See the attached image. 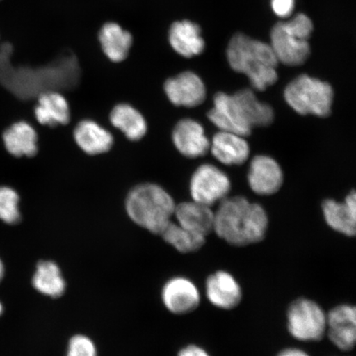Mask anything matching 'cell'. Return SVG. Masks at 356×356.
<instances>
[{"instance_id":"obj_1","label":"cell","mask_w":356,"mask_h":356,"mask_svg":"<svg viewBox=\"0 0 356 356\" xmlns=\"http://www.w3.org/2000/svg\"><path fill=\"white\" fill-rule=\"evenodd\" d=\"M10 43L0 46V84L19 99L28 100L46 92L47 86H72L79 75L78 60L73 55L61 57L38 68L12 65Z\"/></svg>"},{"instance_id":"obj_2","label":"cell","mask_w":356,"mask_h":356,"mask_svg":"<svg viewBox=\"0 0 356 356\" xmlns=\"http://www.w3.org/2000/svg\"><path fill=\"white\" fill-rule=\"evenodd\" d=\"M208 118L221 131L232 132L243 137L253 128L268 127L274 121V111L257 99L250 89H242L234 95L218 92Z\"/></svg>"},{"instance_id":"obj_3","label":"cell","mask_w":356,"mask_h":356,"mask_svg":"<svg viewBox=\"0 0 356 356\" xmlns=\"http://www.w3.org/2000/svg\"><path fill=\"white\" fill-rule=\"evenodd\" d=\"M267 227L268 217L264 209L243 197L222 200L215 212L213 231L234 246L261 242L265 237Z\"/></svg>"},{"instance_id":"obj_4","label":"cell","mask_w":356,"mask_h":356,"mask_svg":"<svg viewBox=\"0 0 356 356\" xmlns=\"http://www.w3.org/2000/svg\"><path fill=\"white\" fill-rule=\"evenodd\" d=\"M227 58L231 68L246 75L256 90L265 91L277 81L279 62L269 44L236 34L227 49Z\"/></svg>"},{"instance_id":"obj_5","label":"cell","mask_w":356,"mask_h":356,"mask_svg":"<svg viewBox=\"0 0 356 356\" xmlns=\"http://www.w3.org/2000/svg\"><path fill=\"white\" fill-rule=\"evenodd\" d=\"M128 216L150 233L161 235L175 216L176 204L165 190L155 184L136 186L126 202Z\"/></svg>"},{"instance_id":"obj_6","label":"cell","mask_w":356,"mask_h":356,"mask_svg":"<svg viewBox=\"0 0 356 356\" xmlns=\"http://www.w3.org/2000/svg\"><path fill=\"white\" fill-rule=\"evenodd\" d=\"M313 29V22L304 13L275 24L271 30L270 46L278 62L288 66L305 64L310 56L309 39Z\"/></svg>"},{"instance_id":"obj_7","label":"cell","mask_w":356,"mask_h":356,"mask_svg":"<svg viewBox=\"0 0 356 356\" xmlns=\"http://www.w3.org/2000/svg\"><path fill=\"white\" fill-rule=\"evenodd\" d=\"M289 106L302 115L326 118L332 113L334 92L330 83L302 74L284 89Z\"/></svg>"},{"instance_id":"obj_8","label":"cell","mask_w":356,"mask_h":356,"mask_svg":"<svg viewBox=\"0 0 356 356\" xmlns=\"http://www.w3.org/2000/svg\"><path fill=\"white\" fill-rule=\"evenodd\" d=\"M289 330L301 341L321 339L327 328V317L316 302L301 299L293 302L288 314Z\"/></svg>"},{"instance_id":"obj_9","label":"cell","mask_w":356,"mask_h":356,"mask_svg":"<svg viewBox=\"0 0 356 356\" xmlns=\"http://www.w3.org/2000/svg\"><path fill=\"white\" fill-rule=\"evenodd\" d=\"M190 189L194 202L211 207L227 197L231 182L220 169L211 164H203L191 177Z\"/></svg>"},{"instance_id":"obj_10","label":"cell","mask_w":356,"mask_h":356,"mask_svg":"<svg viewBox=\"0 0 356 356\" xmlns=\"http://www.w3.org/2000/svg\"><path fill=\"white\" fill-rule=\"evenodd\" d=\"M164 90L169 101L177 106L195 108L206 100V86L198 75L184 72L167 80Z\"/></svg>"},{"instance_id":"obj_11","label":"cell","mask_w":356,"mask_h":356,"mask_svg":"<svg viewBox=\"0 0 356 356\" xmlns=\"http://www.w3.org/2000/svg\"><path fill=\"white\" fill-rule=\"evenodd\" d=\"M248 180L255 193L273 195L277 193L283 184L282 169L274 159L258 155L252 160Z\"/></svg>"},{"instance_id":"obj_12","label":"cell","mask_w":356,"mask_h":356,"mask_svg":"<svg viewBox=\"0 0 356 356\" xmlns=\"http://www.w3.org/2000/svg\"><path fill=\"white\" fill-rule=\"evenodd\" d=\"M172 141L177 149L190 159L202 157L211 149V142L203 127L193 119H184L177 124Z\"/></svg>"},{"instance_id":"obj_13","label":"cell","mask_w":356,"mask_h":356,"mask_svg":"<svg viewBox=\"0 0 356 356\" xmlns=\"http://www.w3.org/2000/svg\"><path fill=\"white\" fill-rule=\"evenodd\" d=\"M162 298L166 308L175 314H186L197 308L200 293L188 279L177 277L169 280L163 289Z\"/></svg>"},{"instance_id":"obj_14","label":"cell","mask_w":356,"mask_h":356,"mask_svg":"<svg viewBox=\"0 0 356 356\" xmlns=\"http://www.w3.org/2000/svg\"><path fill=\"white\" fill-rule=\"evenodd\" d=\"M329 337L342 350L353 349L356 337V313L353 307L338 306L327 318Z\"/></svg>"},{"instance_id":"obj_15","label":"cell","mask_w":356,"mask_h":356,"mask_svg":"<svg viewBox=\"0 0 356 356\" xmlns=\"http://www.w3.org/2000/svg\"><path fill=\"white\" fill-rule=\"evenodd\" d=\"M175 216L178 225L204 238L213 231L215 212L206 204L194 200L181 203L176 206Z\"/></svg>"},{"instance_id":"obj_16","label":"cell","mask_w":356,"mask_h":356,"mask_svg":"<svg viewBox=\"0 0 356 356\" xmlns=\"http://www.w3.org/2000/svg\"><path fill=\"white\" fill-rule=\"evenodd\" d=\"M211 152L225 165H241L246 162L250 148L242 136L232 132L220 131L213 137Z\"/></svg>"},{"instance_id":"obj_17","label":"cell","mask_w":356,"mask_h":356,"mask_svg":"<svg viewBox=\"0 0 356 356\" xmlns=\"http://www.w3.org/2000/svg\"><path fill=\"white\" fill-rule=\"evenodd\" d=\"M325 220L337 232L354 236L356 232V195L353 191L344 202L326 200L323 204Z\"/></svg>"},{"instance_id":"obj_18","label":"cell","mask_w":356,"mask_h":356,"mask_svg":"<svg viewBox=\"0 0 356 356\" xmlns=\"http://www.w3.org/2000/svg\"><path fill=\"white\" fill-rule=\"evenodd\" d=\"M169 42L177 54L185 58L202 54L204 49L202 30L197 24L188 20L176 22L171 26Z\"/></svg>"},{"instance_id":"obj_19","label":"cell","mask_w":356,"mask_h":356,"mask_svg":"<svg viewBox=\"0 0 356 356\" xmlns=\"http://www.w3.org/2000/svg\"><path fill=\"white\" fill-rule=\"evenodd\" d=\"M207 292L209 300L213 305L225 309L234 308L242 299L238 284L225 271H219L208 278Z\"/></svg>"},{"instance_id":"obj_20","label":"cell","mask_w":356,"mask_h":356,"mask_svg":"<svg viewBox=\"0 0 356 356\" xmlns=\"http://www.w3.org/2000/svg\"><path fill=\"white\" fill-rule=\"evenodd\" d=\"M74 137L79 148L90 155L108 152L113 145V136L91 120L79 122L75 127Z\"/></svg>"},{"instance_id":"obj_21","label":"cell","mask_w":356,"mask_h":356,"mask_svg":"<svg viewBox=\"0 0 356 356\" xmlns=\"http://www.w3.org/2000/svg\"><path fill=\"white\" fill-rule=\"evenodd\" d=\"M35 115L38 122L43 126L54 127L68 124L70 120L68 102L60 92H44L38 96Z\"/></svg>"},{"instance_id":"obj_22","label":"cell","mask_w":356,"mask_h":356,"mask_svg":"<svg viewBox=\"0 0 356 356\" xmlns=\"http://www.w3.org/2000/svg\"><path fill=\"white\" fill-rule=\"evenodd\" d=\"M38 134L30 124L16 122L3 134L4 146L15 157H33L38 154Z\"/></svg>"},{"instance_id":"obj_23","label":"cell","mask_w":356,"mask_h":356,"mask_svg":"<svg viewBox=\"0 0 356 356\" xmlns=\"http://www.w3.org/2000/svg\"><path fill=\"white\" fill-rule=\"evenodd\" d=\"M99 42L102 51L108 59L119 63L127 59L132 46V35L115 22L102 26L99 32Z\"/></svg>"},{"instance_id":"obj_24","label":"cell","mask_w":356,"mask_h":356,"mask_svg":"<svg viewBox=\"0 0 356 356\" xmlns=\"http://www.w3.org/2000/svg\"><path fill=\"white\" fill-rule=\"evenodd\" d=\"M110 121L127 139L132 141L141 140L147 132L145 118L139 111L129 104L115 106L111 111Z\"/></svg>"},{"instance_id":"obj_25","label":"cell","mask_w":356,"mask_h":356,"mask_svg":"<svg viewBox=\"0 0 356 356\" xmlns=\"http://www.w3.org/2000/svg\"><path fill=\"white\" fill-rule=\"evenodd\" d=\"M33 286L42 295L54 299L63 296L66 288L60 267L51 261L39 262L33 275Z\"/></svg>"},{"instance_id":"obj_26","label":"cell","mask_w":356,"mask_h":356,"mask_svg":"<svg viewBox=\"0 0 356 356\" xmlns=\"http://www.w3.org/2000/svg\"><path fill=\"white\" fill-rule=\"evenodd\" d=\"M164 241L172 245L178 252L189 253L199 250L206 243V238L186 229L180 225L170 222L161 234Z\"/></svg>"},{"instance_id":"obj_27","label":"cell","mask_w":356,"mask_h":356,"mask_svg":"<svg viewBox=\"0 0 356 356\" xmlns=\"http://www.w3.org/2000/svg\"><path fill=\"white\" fill-rule=\"evenodd\" d=\"M20 197L15 190L0 186V220L8 225H17L21 221Z\"/></svg>"},{"instance_id":"obj_28","label":"cell","mask_w":356,"mask_h":356,"mask_svg":"<svg viewBox=\"0 0 356 356\" xmlns=\"http://www.w3.org/2000/svg\"><path fill=\"white\" fill-rule=\"evenodd\" d=\"M67 356H97L96 346L86 336H74L70 341Z\"/></svg>"},{"instance_id":"obj_29","label":"cell","mask_w":356,"mask_h":356,"mask_svg":"<svg viewBox=\"0 0 356 356\" xmlns=\"http://www.w3.org/2000/svg\"><path fill=\"white\" fill-rule=\"evenodd\" d=\"M271 7L275 15L284 19L291 15L295 8V0H271Z\"/></svg>"},{"instance_id":"obj_30","label":"cell","mask_w":356,"mask_h":356,"mask_svg":"<svg viewBox=\"0 0 356 356\" xmlns=\"http://www.w3.org/2000/svg\"><path fill=\"white\" fill-rule=\"evenodd\" d=\"M178 356H209V355L198 346H189L182 349Z\"/></svg>"},{"instance_id":"obj_31","label":"cell","mask_w":356,"mask_h":356,"mask_svg":"<svg viewBox=\"0 0 356 356\" xmlns=\"http://www.w3.org/2000/svg\"><path fill=\"white\" fill-rule=\"evenodd\" d=\"M278 356H309L304 351L296 349H289L282 351Z\"/></svg>"},{"instance_id":"obj_32","label":"cell","mask_w":356,"mask_h":356,"mask_svg":"<svg viewBox=\"0 0 356 356\" xmlns=\"http://www.w3.org/2000/svg\"><path fill=\"white\" fill-rule=\"evenodd\" d=\"M3 275H4L3 265L2 264L1 260H0V282H1V280L3 278Z\"/></svg>"},{"instance_id":"obj_33","label":"cell","mask_w":356,"mask_h":356,"mask_svg":"<svg viewBox=\"0 0 356 356\" xmlns=\"http://www.w3.org/2000/svg\"><path fill=\"white\" fill-rule=\"evenodd\" d=\"M3 308L1 304H0V314H2Z\"/></svg>"}]
</instances>
